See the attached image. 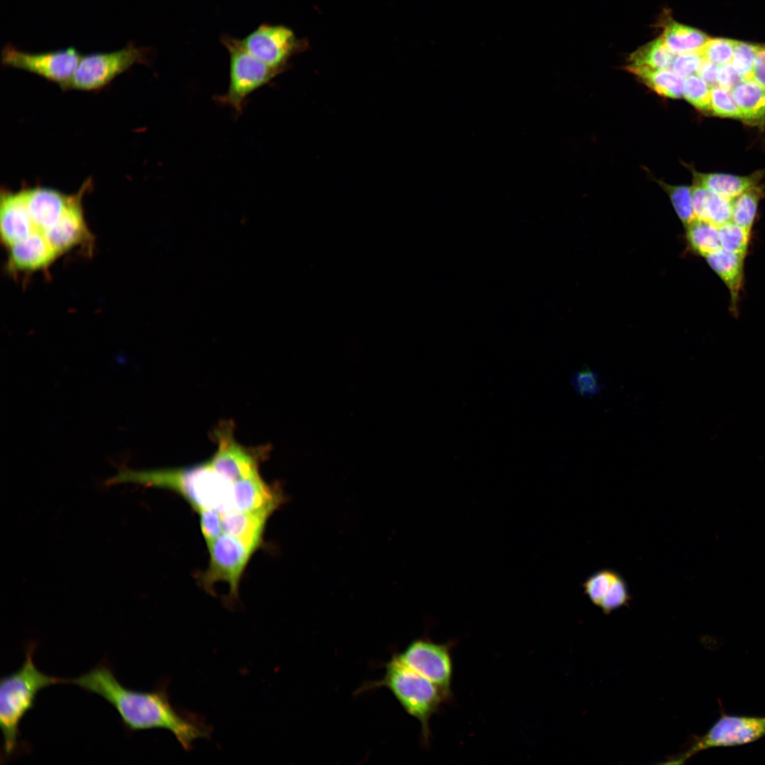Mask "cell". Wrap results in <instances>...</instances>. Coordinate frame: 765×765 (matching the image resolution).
I'll return each instance as SVG.
<instances>
[{"label":"cell","mask_w":765,"mask_h":765,"mask_svg":"<svg viewBox=\"0 0 765 765\" xmlns=\"http://www.w3.org/2000/svg\"><path fill=\"white\" fill-rule=\"evenodd\" d=\"M67 683L106 700L118 712L128 731L167 730L186 751L192 749L196 740L210 736L211 730L203 720L171 705L165 685L151 691L128 688L118 681L107 662L100 663L77 678L67 679Z\"/></svg>","instance_id":"1"},{"label":"cell","mask_w":765,"mask_h":765,"mask_svg":"<svg viewBox=\"0 0 765 765\" xmlns=\"http://www.w3.org/2000/svg\"><path fill=\"white\" fill-rule=\"evenodd\" d=\"M237 481L219 470L208 458L188 467L120 470L109 482L136 483L168 489L179 494L197 511L212 509L224 514L235 511L233 492Z\"/></svg>","instance_id":"2"},{"label":"cell","mask_w":765,"mask_h":765,"mask_svg":"<svg viewBox=\"0 0 765 765\" xmlns=\"http://www.w3.org/2000/svg\"><path fill=\"white\" fill-rule=\"evenodd\" d=\"M35 647V642H30L26 647L25 660L22 666L0 680L2 759H8L18 752L20 722L33 708L38 693L51 685L67 683V679L47 675L36 667L33 662Z\"/></svg>","instance_id":"3"},{"label":"cell","mask_w":765,"mask_h":765,"mask_svg":"<svg viewBox=\"0 0 765 765\" xmlns=\"http://www.w3.org/2000/svg\"><path fill=\"white\" fill-rule=\"evenodd\" d=\"M385 669L381 679L365 684L358 691L380 687L389 689L402 708L419 722L424 742L429 744V720L442 703L447 701L444 696L434 684L407 666L396 654L385 664Z\"/></svg>","instance_id":"4"},{"label":"cell","mask_w":765,"mask_h":765,"mask_svg":"<svg viewBox=\"0 0 765 765\" xmlns=\"http://www.w3.org/2000/svg\"><path fill=\"white\" fill-rule=\"evenodd\" d=\"M220 42L229 53V85L216 101L241 114L247 98L282 72L251 54L239 38L225 34Z\"/></svg>","instance_id":"5"},{"label":"cell","mask_w":765,"mask_h":765,"mask_svg":"<svg viewBox=\"0 0 765 765\" xmlns=\"http://www.w3.org/2000/svg\"><path fill=\"white\" fill-rule=\"evenodd\" d=\"M152 51L128 42L118 50L81 56L64 90L95 91L107 86L116 76L137 63L147 64Z\"/></svg>","instance_id":"6"},{"label":"cell","mask_w":765,"mask_h":765,"mask_svg":"<svg viewBox=\"0 0 765 765\" xmlns=\"http://www.w3.org/2000/svg\"><path fill=\"white\" fill-rule=\"evenodd\" d=\"M765 736V716L722 714L702 736L694 737L686 749L670 756L664 764H682L698 752L715 747L754 742Z\"/></svg>","instance_id":"7"},{"label":"cell","mask_w":765,"mask_h":765,"mask_svg":"<svg viewBox=\"0 0 765 765\" xmlns=\"http://www.w3.org/2000/svg\"><path fill=\"white\" fill-rule=\"evenodd\" d=\"M81 57V54L72 47L31 53L22 51L11 43L5 45L1 53L4 66L35 74L58 84L62 89L72 78Z\"/></svg>","instance_id":"8"},{"label":"cell","mask_w":765,"mask_h":765,"mask_svg":"<svg viewBox=\"0 0 765 765\" xmlns=\"http://www.w3.org/2000/svg\"><path fill=\"white\" fill-rule=\"evenodd\" d=\"M396 654L407 666L434 684L447 701L452 698L453 662L448 643L419 638Z\"/></svg>","instance_id":"9"},{"label":"cell","mask_w":765,"mask_h":765,"mask_svg":"<svg viewBox=\"0 0 765 765\" xmlns=\"http://www.w3.org/2000/svg\"><path fill=\"white\" fill-rule=\"evenodd\" d=\"M241 41L251 54L281 72L291 57L307 45L290 28L269 23L260 24Z\"/></svg>","instance_id":"10"},{"label":"cell","mask_w":765,"mask_h":765,"mask_svg":"<svg viewBox=\"0 0 765 765\" xmlns=\"http://www.w3.org/2000/svg\"><path fill=\"white\" fill-rule=\"evenodd\" d=\"M207 545L210 563L203 577L204 585L209 589L215 582H225L231 597H237L239 580L253 552L237 538L224 533Z\"/></svg>","instance_id":"11"},{"label":"cell","mask_w":765,"mask_h":765,"mask_svg":"<svg viewBox=\"0 0 765 765\" xmlns=\"http://www.w3.org/2000/svg\"><path fill=\"white\" fill-rule=\"evenodd\" d=\"M87 187L88 182H86L79 192L72 195L69 205L57 223L43 232L59 256L91 238L81 203Z\"/></svg>","instance_id":"12"},{"label":"cell","mask_w":765,"mask_h":765,"mask_svg":"<svg viewBox=\"0 0 765 765\" xmlns=\"http://www.w3.org/2000/svg\"><path fill=\"white\" fill-rule=\"evenodd\" d=\"M8 248V268L13 272L45 269L59 256L43 233L38 230Z\"/></svg>","instance_id":"13"},{"label":"cell","mask_w":765,"mask_h":765,"mask_svg":"<svg viewBox=\"0 0 765 765\" xmlns=\"http://www.w3.org/2000/svg\"><path fill=\"white\" fill-rule=\"evenodd\" d=\"M22 191L34 230L42 233L57 223L72 198V196L50 188Z\"/></svg>","instance_id":"14"},{"label":"cell","mask_w":765,"mask_h":765,"mask_svg":"<svg viewBox=\"0 0 765 765\" xmlns=\"http://www.w3.org/2000/svg\"><path fill=\"white\" fill-rule=\"evenodd\" d=\"M0 227L1 241L7 247L35 231L23 191L1 193Z\"/></svg>","instance_id":"15"},{"label":"cell","mask_w":765,"mask_h":765,"mask_svg":"<svg viewBox=\"0 0 765 765\" xmlns=\"http://www.w3.org/2000/svg\"><path fill=\"white\" fill-rule=\"evenodd\" d=\"M270 516L266 513L245 511L221 514L222 533L237 538L254 553L261 544Z\"/></svg>","instance_id":"16"},{"label":"cell","mask_w":765,"mask_h":765,"mask_svg":"<svg viewBox=\"0 0 765 765\" xmlns=\"http://www.w3.org/2000/svg\"><path fill=\"white\" fill-rule=\"evenodd\" d=\"M744 256L720 249L706 257L710 268L719 276L728 288L733 310H736L744 278Z\"/></svg>","instance_id":"17"},{"label":"cell","mask_w":765,"mask_h":765,"mask_svg":"<svg viewBox=\"0 0 765 765\" xmlns=\"http://www.w3.org/2000/svg\"><path fill=\"white\" fill-rule=\"evenodd\" d=\"M742 115V120L751 124L765 122V88L754 79L742 80L731 90Z\"/></svg>","instance_id":"18"},{"label":"cell","mask_w":765,"mask_h":765,"mask_svg":"<svg viewBox=\"0 0 765 765\" xmlns=\"http://www.w3.org/2000/svg\"><path fill=\"white\" fill-rule=\"evenodd\" d=\"M761 176L759 171L748 176L722 173L693 172V177L709 191L732 200L747 189L757 185Z\"/></svg>","instance_id":"19"},{"label":"cell","mask_w":765,"mask_h":765,"mask_svg":"<svg viewBox=\"0 0 765 765\" xmlns=\"http://www.w3.org/2000/svg\"><path fill=\"white\" fill-rule=\"evenodd\" d=\"M626 69L661 96L679 98L683 96L684 81L672 71L630 65Z\"/></svg>","instance_id":"20"},{"label":"cell","mask_w":765,"mask_h":765,"mask_svg":"<svg viewBox=\"0 0 765 765\" xmlns=\"http://www.w3.org/2000/svg\"><path fill=\"white\" fill-rule=\"evenodd\" d=\"M661 37L669 50L678 55L698 52L709 39L701 30L674 21L666 25Z\"/></svg>","instance_id":"21"},{"label":"cell","mask_w":765,"mask_h":765,"mask_svg":"<svg viewBox=\"0 0 765 765\" xmlns=\"http://www.w3.org/2000/svg\"><path fill=\"white\" fill-rule=\"evenodd\" d=\"M686 237L691 249L704 257L721 249L718 227L698 219L686 226Z\"/></svg>","instance_id":"22"},{"label":"cell","mask_w":765,"mask_h":765,"mask_svg":"<svg viewBox=\"0 0 765 765\" xmlns=\"http://www.w3.org/2000/svg\"><path fill=\"white\" fill-rule=\"evenodd\" d=\"M674 54L669 50L662 37L639 47L630 57V66H642L653 69H668L674 61Z\"/></svg>","instance_id":"23"},{"label":"cell","mask_w":765,"mask_h":765,"mask_svg":"<svg viewBox=\"0 0 765 765\" xmlns=\"http://www.w3.org/2000/svg\"><path fill=\"white\" fill-rule=\"evenodd\" d=\"M763 193L762 188L756 185L734 198L731 221L751 231Z\"/></svg>","instance_id":"24"},{"label":"cell","mask_w":765,"mask_h":765,"mask_svg":"<svg viewBox=\"0 0 765 765\" xmlns=\"http://www.w3.org/2000/svg\"><path fill=\"white\" fill-rule=\"evenodd\" d=\"M620 574L611 569H602L591 574L583 583L584 593L599 607L612 589Z\"/></svg>","instance_id":"25"},{"label":"cell","mask_w":765,"mask_h":765,"mask_svg":"<svg viewBox=\"0 0 765 765\" xmlns=\"http://www.w3.org/2000/svg\"><path fill=\"white\" fill-rule=\"evenodd\" d=\"M751 231L730 221L718 227L721 249L725 251L744 256L747 253Z\"/></svg>","instance_id":"26"},{"label":"cell","mask_w":765,"mask_h":765,"mask_svg":"<svg viewBox=\"0 0 765 765\" xmlns=\"http://www.w3.org/2000/svg\"><path fill=\"white\" fill-rule=\"evenodd\" d=\"M711 86L699 75H691L685 78L683 84V96L699 110H710Z\"/></svg>","instance_id":"27"},{"label":"cell","mask_w":765,"mask_h":765,"mask_svg":"<svg viewBox=\"0 0 765 765\" xmlns=\"http://www.w3.org/2000/svg\"><path fill=\"white\" fill-rule=\"evenodd\" d=\"M661 186L668 193L678 217L685 226L696 219L691 187L671 186L664 183H661Z\"/></svg>","instance_id":"28"},{"label":"cell","mask_w":765,"mask_h":765,"mask_svg":"<svg viewBox=\"0 0 765 765\" xmlns=\"http://www.w3.org/2000/svg\"><path fill=\"white\" fill-rule=\"evenodd\" d=\"M710 110L715 115L742 120V115L731 91L718 85L711 86Z\"/></svg>","instance_id":"29"},{"label":"cell","mask_w":765,"mask_h":765,"mask_svg":"<svg viewBox=\"0 0 765 765\" xmlns=\"http://www.w3.org/2000/svg\"><path fill=\"white\" fill-rule=\"evenodd\" d=\"M757 45L735 41L731 65L742 80L753 79L754 64Z\"/></svg>","instance_id":"30"},{"label":"cell","mask_w":765,"mask_h":765,"mask_svg":"<svg viewBox=\"0 0 765 765\" xmlns=\"http://www.w3.org/2000/svg\"><path fill=\"white\" fill-rule=\"evenodd\" d=\"M734 40L709 38L698 52L704 60L718 65L730 64L735 47Z\"/></svg>","instance_id":"31"},{"label":"cell","mask_w":765,"mask_h":765,"mask_svg":"<svg viewBox=\"0 0 765 765\" xmlns=\"http://www.w3.org/2000/svg\"><path fill=\"white\" fill-rule=\"evenodd\" d=\"M733 200L711 193L707 212V222L720 227L732 220Z\"/></svg>","instance_id":"32"},{"label":"cell","mask_w":765,"mask_h":765,"mask_svg":"<svg viewBox=\"0 0 765 765\" xmlns=\"http://www.w3.org/2000/svg\"><path fill=\"white\" fill-rule=\"evenodd\" d=\"M572 385L574 390L582 397L596 396L602 389L598 374L589 368L577 371L572 376Z\"/></svg>","instance_id":"33"},{"label":"cell","mask_w":765,"mask_h":765,"mask_svg":"<svg viewBox=\"0 0 765 765\" xmlns=\"http://www.w3.org/2000/svg\"><path fill=\"white\" fill-rule=\"evenodd\" d=\"M198 513L202 533L208 544L222 533L221 514L212 509H202Z\"/></svg>","instance_id":"34"},{"label":"cell","mask_w":765,"mask_h":765,"mask_svg":"<svg viewBox=\"0 0 765 765\" xmlns=\"http://www.w3.org/2000/svg\"><path fill=\"white\" fill-rule=\"evenodd\" d=\"M703 60L698 52L679 54L674 59L672 68L680 77H687L698 72Z\"/></svg>","instance_id":"35"},{"label":"cell","mask_w":765,"mask_h":765,"mask_svg":"<svg viewBox=\"0 0 765 765\" xmlns=\"http://www.w3.org/2000/svg\"><path fill=\"white\" fill-rule=\"evenodd\" d=\"M692 204L695 217L707 221L708 206L711 192L694 178L691 186Z\"/></svg>","instance_id":"36"},{"label":"cell","mask_w":765,"mask_h":765,"mask_svg":"<svg viewBox=\"0 0 765 765\" xmlns=\"http://www.w3.org/2000/svg\"><path fill=\"white\" fill-rule=\"evenodd\" d=\"M742 79L735 71L731 64L718 65L717 84L731 91Z\"/></svg>","instance_id":"37"},{"label":"cell","mask_w":765,"mask_h":765,"mask_svg":"<svg viewBox=\"0 0 765 765\" xmlns=\"http://www.w3.org/2000/svg\"><path fill=\"white\" fill-rule=\"evenodd\" d=\"M753 79L765 88V45H757L754 64Z\"/></svg>","instance_id":"38"},{"label":"cell","mask_w":765,"mask_h":765,"mask_svg":"<svg viewBox=\"0 0 765 765\" xmlns=\"http://www.w3.org/2000/svg\"><path fill=\"white\" fill-rule=\"evenodd\" d=\"M718 64L708 60H703L698 69V75H699L703 79H704L710 86H713L718 85Z\"/></svg>","instance_id":"39"}]
</instances>
